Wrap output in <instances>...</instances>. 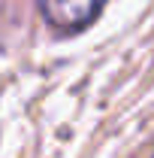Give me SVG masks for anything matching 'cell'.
I'll return each mask as SVG.
<instances>
[{"mask_svg":"<svg viewBox=\"0 0 154 158\" xmlns=\"http://www.w3.org/2000/svg\"><path fill=\"white\" fill-rule=\"evenodd\" d=\"M106 0H39L42 19L60 34H76L100 15Z\"/></svg>","mask_w":154,"mask_h":158,"instance_id":"cell-1","label":"cell"}]
</instances>
